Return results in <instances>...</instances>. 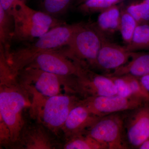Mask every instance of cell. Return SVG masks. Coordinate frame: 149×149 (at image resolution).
<instances>
[{
  "label": "cell",
  "mask_w": 149,
  "mask_h": 149,
  "mask_svg": "<svg viewBox=\"0 0 149 149\" xmlns=\"http://www.w3.org/2000/svg\"><path fill=\"white\" fill-rule=\"evenodd\" d=\"M125 8L138 24H149V5L145 0L131 4Z\"/></svg>",
  "instance_id": "cell-22"
},
{
  "label": "cell",
  "mask_w": 149,
  "mask_h": 149,
  "mask_svg": "<svg viewBox=\"0 0 149 149\" xmlns=\"http://www.w3.org/2000/svg\"><path fill=\"white\" fill-rule=\"evenodd\" d=\"M149 74V51L133 52L130 60L114 71L104 74L108 76L129 75L140 78Z\"/></svg>",
  "instance_id": "cell-15"
},
{
  "label": "cell",
  "mask_w": 149,
  "mask_h": 149,
  "mask_svg": "<svg viewBox=\"0 0 149 149\" xmlns=\"http://www.w3.org/2000/svg\"><path fill=\"white\" fill-rule=\"evenodd\" d=\"M28 67L63 76H79L85 68L57 50L39 54L26 67Z\"/></svg>",
  "instance_id": "cell-9"
},
{
  "label": "cell",
  "mask_w": 149,
  "mask_h": 149,
  "mask_svg": "<svg viewBox=\"0 0 149 149\" xmlns=\"http://www.w3.org/2000/svg\"><path fill=\"white\" fill-rule=\"evenodd\" d=\"M123 129L128 149H139L149 138V102L125 111Z\"/></svg>",
  "instance_id": "cell-8"
},
{
  "label": "cell",
  "mask_w": 149,
  "mask_h": 149,
  "mask_svg": "<svg viewBox=\"0 0 149 149\" xmlns=\"http://www.w3.org/2000/svg\"><path fill=\"white\" fill-rule=\"evenodd\" d=\"M108 77L111 78L114 83L117 95L124 97H134L133 96L128 82L123 76H113Z\"/></svg>",
  "instance_id": "cell-24"
},
{
  "label": "cell",
  "mask_w": 149,
  "mask_h": 149,
  "mask_svg": "<svg viewBox=\"0 0 149 149\" xmlns=\"http://www.w3.org/2000/svg\"><path fill=\"white\" fill-rule=\"evenodd\" d=\"M139 149H149V138L141 144Z\"/></svg>",
  "instance_id": "cell-28"
},
{
  "label": "cell",
  "mask_w": 149,
  "mask_h": 149,
  "mask_svg": "<svg viewBox=\"0 0 149 149\" xmlns=\"http://www.w3.org/2000/svg\"><path fill=\"white\" fill-rule=\"evenodd\" d=\"M121 10L117 5L100 13L97 21L92 24L101 36L107 37L119 31Z\"/></svg>",
  "instance_id": "cell-16"
},
{
  "label": "cell",
  "mask_w": 149,
  "mask_h": 149,
  "mask_svg": "<svg viewBox=\"0 0 149 149\" xmlns=\"http://www.w3.org/2000/svg\"><path fill=\"white\" fill-rule=\"evenodd\" d=\"M139 78L144 88L149 93V74Z\"/></svg>",
  "instance_id": "cell-27"
},
{
  "label": "cell",
  "mask_w": 149,
  "mask_h": 149,
  "mask_svg": "<svg viewBox=\"0 0 149 149\" xmlns=\"http://www.w3.org/2000/svg\"><path fill=\"white\" fill-rule=\"evenodd\" d=\"M104 38L92 24L82 23L68 44L64 48L57 50L80 65L95 69L98 54Z\"/></svg>",
  "instance_id": "cell-4"
},
{
  "label": "cell",
  "mask_w": 149,
  "mask_h": 149,
  "mask_svg": "<svg viewBox=\"0 0 149 149\" xmlns=\"http://www.w3.org/2000/svg\"><path fill=\"white\" fill-rule=\"evenodd\" d=\"M30 94L9 70L0 72V120L6 125L10 134L11 148H18L27 121L24 113L30 109Z\"/></svg>",
  "instance_id": "cell-1"
},
{
  "label": "cell",
  "mask_w": 149,
  "mask_h": 149,
  "mask_svg": "<svg viewBox=\"0 0 149 149\" xmlns=\"http://www.w3.org/2000/svg\"><path fill=\"white\" fill-rule=\"evenodd\" d=\"M121 0H87L78 6L80 12L85 14L101 13L103 11L118 4Z\"/></svg>",
  "instance_id": "cell-21"
},
{
  "label": "cell",
  "mask_w": 149,
  "mask_h": 149,
  "mask_svg": "<svg viewBox=\"0 0 149 149\" xmlns=\"http://www.w3.org/2000/svg\"><path fill=\"white\" fill-rule=\"evenodd\" d=\"M138 25L135 19L128 13L125 8L121 10L119 31L123 42L126 45L125 46L131 42Z\"/></svg>",
  "instance_id": "cell-20"
},
{
  "label": "cell",
  "mask_w": 149,
  "mask_h": 149,
  "mask_svg": "<svg viewBox=\"0 0 149 149\" xmlns=\"http://www.w3.org/2000/svg\"><path fill=\"white\" fill-rule=\"evenodd\" d=\"M58 137L44 125L36 121L27 123L24 126L17 148L51 149L59 148Z\"/></svg>",
  "instance_id": "cell-11"
},
{
  "label": "cell",
  "mask_w": 149,
  "mask_h": 149,
  "mask_svg": "<svg viewBox=\"0 0 149 149\" xmlns=\"http://www.w3.org/2000/svg\"><path fill=\"white\" fill-rule=\"evenodd\" d=\"M8 13L11 15L14 21L44 25L51 29L64 24L47 13L30 8L26 5L23 0H19L14 3Z\"/></svg>",
  "instance_id": "cell-14"
},
{
  "label": "cell",
  "mask_w": 149,
  "mask_h": 149,
  "mask_svg": "<svg viewBox=\"0 0 149 149\" xmlns=\"http://www.w3.org/2000/svg\"><path fill=\"white\" fill-rule=\"evenodd\" d=\"M145 1L149 5V0H145Z\"/></svg>",
  "instance_id": "cell-30"
},
{
  "label": "cell",
  "mask_w": 149,
  "mask_h": 149,
  "mask_svg": "<svg viewBox=\"0 0 149 149\" xmlns=\"http://www.w3.org/2000/svg\"><path fill=\"white\" fill-rule=\"evenodd\" d=\"M100 118L91 112L80 100L70 112L62 129L65 141L85 133Z\"/></svg>",
  "instance_id": "cell-13"
},
{
  "label": "cell",
  "mask_w": 149,
  "mask_h": 149,
  "mask_svg": "<svg viewBox=\"0 0 149 149\" xmlns=\"http://www.w3.org/2000/svg\"><path fill=\"white\" fill-rule=\"evenodd\" d=\"M87 1V0H76L75 4H76V5L78 6L80 4L84 2L85 1Z\"/></svg>",
  "instance_id": "cell-29"
},
{
  "label": "cell",
  "mask_w": 149,
  "mask_h": 149,
  "mask_svg": "<svg viewBox=\"0 0 149 149\" xmlns=\"http://www.w3.org/2000/svg\"><path fill=\"white\" fill-rule=\"evenodd\" d=\"M81 24H64L54 27L32 45L5 55L13 74L17 76L19 71L31 63L39 54L66 46Z\"/></svg>",
  "instance_id": "cell-2"
},
{
  "label": "cell",
  "mask_w": 149,
  "mask_h": 149,
  "mask_svg": "<svg viewBox=\"0 0 149 149\" xmlns=\"http://www.w3.org/2000/svg\"><path fill=\"white\" fill-rule=\"evenodd\" d=\"M128 82L133 96L149 102V93L141 84L139 78L131 75H123Z\"/></svg>",
  "instance_id": "cell-23"
},
{
  "label": "cell",
  "mask_w": 149,
  "mask_h": 149,
  "mask_svg": "<svg viewBox=\"0 0 149 149\" xmlns=\"http://www.w3.org/2000/svg\"><path fill=\"white\" fill-rule=\"evenodd\" d=\"M125 111L100 117L85 133L104 144L108 149H128L123 129Z\"/></svg>",
  "instance_id": "cell-6"
},
{
  "label": "cell",
  "mask_w": 149,
  "mask_h": 149,
  "mask_svg": "<svg viewBox=\"0 0 149 149\" xmlns=\"http://www.w3.org/2000/svg\"><path fill=\"white\" fill-rule=\"evenodd\" d=\"M16 76L31 96L47 97L62 94V88L72 94L71 85L75 76H61L28 67L19 71Z\"/></svg>",
  "instance_id": "cell-5"
},
{
  "label": "cell",
  "mask_w": 149,
  "mask_h": 149,
  "mask_svg": "<svg viewBox=\"0 0 149 149\" xmlns=\"http://www.w3.org/2000/svg\"><path fill=\"white\" fill-rule=\"evenodd\" d=\"M31 98L30 116L58 137L70 112L82 99L70 93L47 97L32 96Z\"/></svg>",
  "instance_id": "cell-3"
},
{
  "label": "cell",
  "mask_w": 149,
  "mask_h": 149,
  "mask_svg": "<svg viewBox=\"0 0 149 149\" xmlns=\"http://www.w3.org/2000/svg\"><path fill=\"white\" fill-rule=\"evenodd\" d=\"M81 102L100 117L134 109L148 102L136 97H124L117 94L81 99Z\"/></svg>",
  "instance_id": "cell-10"
},
{
  "label": "cell",
  "mask_w": 149,
  "mask_h": 149,
  "mask_svg": "<svg viewBox=\"0 0 149 149\" xmlns=\"http://www.w3.org/2000/svg\"><path fill=\"white\" fill-rule=\"evenodd\" d=\"M125 46L131 52L149 51V24H139L131 42Z\"/></svg>",
  "instance_id": "cell-19"
},
{
  "label": "cell",
  "mask_w": 149,
  "mask_h": 149,
  "mask_svg": "<svg viewBox=\"0 0 149 149\" xmlns=\"http://www.w3.org/2000/svg\"><path fill=\"white\" fill-rule=\"evenodd\" d=\"M63 148L65 149H108L105 145L85 133L70 137L66 140Z\"/></svg>",
  "instance_id": "cell-18"
},
{
  "label": "cell",
  "mask_w": 149,
  "mask_h": 149,
  "mask_svg": "<svg viewBox=\"0 0 149 149\" xmlns=\"http://www.w3.org/2000/svg\"><path fill=\"white\" fill-rule=\"evenodd\" d=\"M13 3V0H0V6L8 13L11 9Z\"/></svg>",
  "instance_id": "cell-26"
},
{
  "label": "cell",
  "mask_w": 149,
  "mask_h": 149,
  "mask_svg": "<svg viewBox=\"0 0 149 149\" xmlns=\"http://www.w3.org/2000/svg\"><path fill=\"white\" fill-rule=\"evenodd\" d=\"M14 22L11 15L0 6V47L6 56L10 53V42L13 38Z\"/></svg>",
  "instance_id": "cell-17"
},
{
  "label": "cell",
  "mask_w": 149,
  "mask_h": 149,
  "mask_svg": "<svg viewBox=\"0 0 149 149\" xmlns=\"http://www.w3.org/2000/svg\"><path fill=\"white\" fill-rule=\"evenodd\" d=\"M72 90L73 94L82 99L116 95L110 77L98 74L89 68H85L79 76L74 77Z\"/></svg>",
  "instance_id": "cell-7"
},
{
  "label": "cell",
  "mask_w": 149,
  "mask_h": 149,
  "mask_svg": "<svg viewBox=\"0 0 149 149\" xmlns=\"http://www.w3.org/2000/svg\"><path fill=\"white\" fill-rule=\"evenodd\" d=\"M70 1L71 0H44V7L49 13H58L65 10Z\"/></svg>",
  "instance_id": "cell-25"
},
{
  "label": "cell",
  "mask_w": 149,
  "mask_h": 149,
  "mask_svg": "<svg viewBox=\"0 0 149 149\" xmlns=\"http://www.w3.org/2000/svg\"><path fill=\"white\" fill-rule=\"evenodd\" d=\"M132 53L126 46L112 42L104 38L98 54L95 69L103 71V74L111 73L127 63Z\"/></svg>",
  "instance_id": "cell-12"
}]
</instances>
